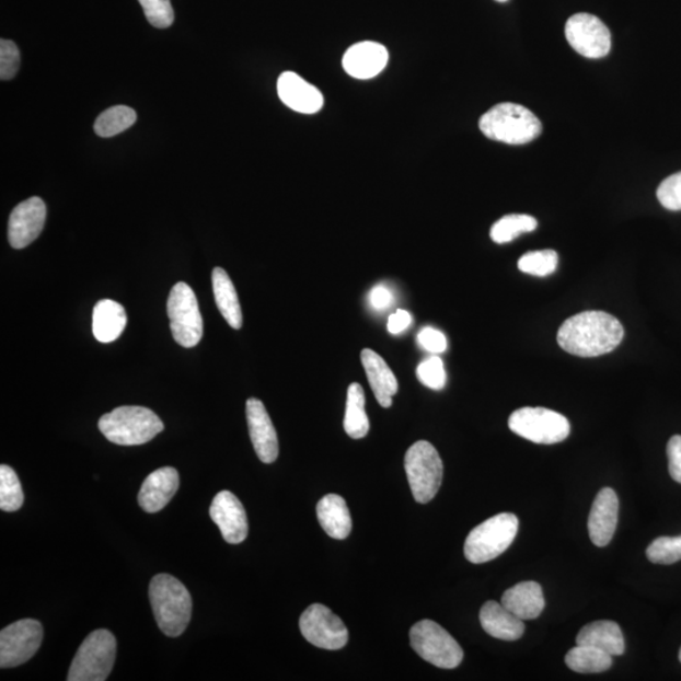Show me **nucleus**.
<instances>
[{
  "label": "nucleus",
  "mask_w": 681,
  "mask_h": 681,
  "mask_svg": "<svg viewBox=\"0 0 681 681\" xmlns=\"http://www.w3.org/2000/svg\"><path fill=\"white\" fill-rule=\"evenodd\" d=\"M212 288L216 304L222 318L227 320L229 325L234 330L243 326L242 307H240L236 289L228 273L222 268H215L212 272Z\"/></svg>",
  "instance_id": "nucleus-27"
},
{
  "label": "nucleus",
  "mask_w": 681,
  "mask_h": 681,
  "mask_svg": "<svg viewBox=\"0 0 681 681\" xmlns=\"http://www.w3.org/2000/svg\"><path fill=\"white\" fill-rule=\"evenodd\" d=\"M481 626L489 636L504 642H517L526 633L524 621L515 616L503 603L488 601L480 611Z\"/></svg>",
  "instance_id": "nucleus-21"
},
{
  "label": "nucleus",
  "mask_w": 681,
  "mask_h": 681,
  "mask_svg": "<svg viewBox=\"0 0 681 681\" xmlns=\"http://www.w3.org/2000/svg\"><path fill=\"white\" fill-rule=\"evenodd\" d=\"M388 49L372 41H365L347 49L343 58L344 70L354 79L369 80L386 68Z\"/></svg>",
  "instance_id": "nucleus-18"
},
{
  "label": "nucleus",
  "mask_w": 681,
  "mask_h": 681,
  "mask_svg": "<svg viewBox=\"0 0 681 681\" xmlns=\"http://www.w3.org/2000/svg\"><path fill=\"white\" fill-rule=\"evenodd\" d=\"M501 603L522 621L538 619L545 609L543 589L536 582H521L511 587L504 593Z\"/></svg>",
  "instance_id": "nucleus-23"
},
{
  "label": "nucleus",
  "mask_w": 681,
  "mask_h": 681,
  "mask_svg": "<svg viewBox=\"0 0 681 681\" xmlns=\"http://www.w3.org/2000/svg\"><path fill=\"white\" fill-rule=\"evenodd\" d=\"M180 475L176 469L163 468L151 473L140 487L138 503L149 513L161 511L176 495Z\"/></svg>",
  "instance_id": "nucleus-20"
},
{
  "label": "nucleus",
  "mask_w": 681,
  "mask_h": 681,
  "mask_svg": "<svg viewBox=\"0 0 681 681\" xmlns=\"http://www.w3.org/2000/svg\"><path fill=\"white\" fill-rule=\"evenodd\" d=\"M558 261V254L547 249V251L529 252L522 255L518 267L522 273L543 278L555 272Z\"/></svg>",
  "instance_id": "nucleus-33"
},
{
  "label": "nucleus",
  "mask_w": 681,
  "mask_h": 681,
  "mask_svg": "<svg viewBox=\"0 0 681 681\" xmlns=\"http://www.w3.org/2000/svg\"><path fill=\"white\" fill-rule=\"evenodd\" d=\"M679 660H680V662H681V649H680V651H679Z\"/></svg>",
  "instance_id": "nucleus-44"
},
{
  "label": "nucleus",
  "mask_w": 681,
  "mask_h": 681,
  "mask_svg": "<svg viewBox=\"0 0 681 681\" xmlns=\"http://www.w3.org/2000/svg\"><path fill=\"white\" fill-rule=\"evenodd\" d=\"M44 639V627L37 620L14 622L0 633V668H15L35 655Z\"/></svg>",
  "instance_id": "nucleus-11"
},
{
  "label": "nucleus",
  "mask_w": 681,
  "mask_h": 681,
  "mask_svg": "<svg viewBox=\"0 0 681 681\" xmlns=\"http://www.w3.org/2000/svg\"><path fill=\"white\" fill-rule=\"evenodd\" d=\"M210 517L219 527L222 538L229 544L243 543L249 533L246 511L239 498L230 492L213 497Z\"/></svg>",
  "instance_id": "nucleus-15"
},
{
  "label": "nucleus",
  "mask_w": 681,
  "mask_h": 681,
  "mask_svg": "<svg viewBox=\"0 0 681 681\" xmlns=\"http://www.w3.org/2000/svg\"><path fill=\"white\" fill-rule=\"evenodd\" d=\"M404 468L415 501L434 500L443 481V462L435 446L427 440L415 442L406 451Z\"/></svg>",
  "instance_id": "nucleus-6"
},
{
  "label": "nucleus",
  "mask_w": 681,
  "mask_h": 681,
  "mask_svg": "<svg viewBox=\"0 0 681 681\" xmlns=\"http://www.w3.org/2000/svg\"><path fill=\"white\" fill-rule=\"evenodd\" d=\"M413 319L409 312L399 310L394 314L390 315L388 322V330L392 335L402 334L406 328L412 325Z\"/></svg>",
  "instance_id": "nucleus-42"
},
{
  "label": "nucleus",
  "mask_w": 681,
  "mask_h": 681,
  "mask_svg": "<svg viewBox=\"0 0 681 681\" xmlns=\"http://www.w3.org/2000/svg\"><path fill=\"white\" fill-rule=\"evenodd\" d=\"M538 228V221L529 215H506L494 223L489 236L496 244H508L527 232H533Z\"/></svg>",
  "instance_id": "nucleus-31"
},
{
  "label": "nucleus",
  "mask_w": 681,
  "mask_h": 681,
  "mask_svg": "<svg viewBox=\"0 0 681 681\" xmlns=\"http://www.w3.org/2000/svg\"><path fill=\"white\" fill-rule=\"evenodd\" d=\"M344 428L347 436L354 439L367 437L370 422L365 411V392L360 384L348 386Z\"/></svg>",
  "instance_id": "nucleus-28"
},
{
  "label": "nucleus",
  "mask_w": 681,
  "mask_h": 681,
  "mask_svg": "<svg viewBox=\"0 0 681 681\" xmlns=\"http://www.w3.org/2000/svg\"><path fill=\"white\" fill-rule=\"evenodd\" d=\"M620 501L611 487H604L595 498L588 518L589 538L596 546L604 547L616 533Z\"/></svg>",
  "instance_id": "nucleus-17"
},
{
  "label": "nucleus",
  "mask_w": 681,
  "mask_h": 681,
  "mask_svg": "<svg viewBox=\"0 0 681 681\" xmlns=\"http://www.w3.org/2000/svg\"><path fill=\"white\" fill-rule=\"evenodd\" d=\"M168 310L174 340L187 348L197 346L204 335V321L193 288L184 281L174 286Z\"/></svg>",
  "instance_id": "nucleus-10"
},
{
  "label": "nucleus",
  "mask_w": 681,
  "mask_h": 681,
  "mask_svg": "<svg viewBox=\"0 0 681 681\" xmlns=\"http://www.w3.org/2000/svg\"><path fill=\"white\" fill-rule=\"evenodd\" d=\"M647 559L655 564H674L681 561V536H661L647 547Z\"/></svg>",
  "instance_id": "nucleus-34"
},
{
  "label": "nucleus",
  "mask_w": 681,
  "mask_h": 681,
  "mask_svg": "<svg viewBox=\"0 0 681 681\" xmlns=\"http://www.w3.org/2000/svg\"><path fill=\"white\" fill-rule=\"evenodd\" d=\"M149 23L155 28H169L174 21L171 0H139Z\"/></svg>",
  "instance_id": "nucleus-36"
},
{
  "label": "nucleus",
  "mask_w": 681,
  "mask_h": 681,
  "mask_svg": "<svg viewBox=\"0 0 681 681\" xmlns=\"http://www.w3.org/2000/svg\"><path fill=\"white\" fill-rule=\"evenodd\" d=\"M246 419L257 457L263 463H273L279 454L277 430L264 404L255 397L246 402Z\"/></svg>",
  "instance_id": "nucleus-16"
},
{
  "label": "nucleus",
  "mask_w": 681,
  "mask_h": 681,
  "mask_svg": "<svg viewBox=\"0 0 681 681\" xmlns=\"http://www.w3.org/2000/svg\"><path fill=\"white\" fill-rule=\"evenodd\" d=\"M496 2H498V3H506V2H508V0H496Z\"/></svg>",
  "instance_id": "nucleus-43"
},
{
  "label": "nucleus",
  "mask_w": 681,
  "mask_h": 681,
  "mask_svg": "<svg viewBox=\"0 0 681 681\" xmlns=\"http://www.w3.org/2000/svg\"><path fill=\"white\" fill-rule=\"evenodd\" d=\"M149 601L157 625L164 635L178 637L185 633L193 614V598L177 578L155 576L149 586Z\"/></svg>",
  "instance_id": "nucleus-2"
},
{
  "label": "nucleus",
  "mask_w": 681,
  "mask_h": 681,
  "mask_svg": "<svg viewBox=\"0 0 681 681\" xmlns=\"http://www.w3.org/2000/svg\"><path fill=\"white\" fill-rule=\"evenodd\" d=\"M116 658V639L107 630H96L81 644L69 670V681H104Z\"/></svg>",
  "instance_id": "nucleus-7"
},
{
  "label": "nucleus",
  "mask_w": 681,
  "mask_h": 681,
  "mask_svg": "<svg viewBox=\"0 0 681 681\" xmlns=\"http://www.w3.org/2000/svg\"><path fill=\"white\" fill-rule=\"evenodd\" d=\"M577 645L593 646L612 656L625 653V637L613 621H596L579 631Z\"/></svg>",
  "instance_id": "nucleus-25"
},
{
  "label": "nucleus",
  "mask_w": 681,
  "mask_h": 681,
  "mask_svg": "<svg viewBox=\"0 0 681 681\" xmlns=\"http://www.w3.org/2000/svg\"><path fill=\"white\" fill-rule=\"evenodd\" d=\"M318 518L322 529L331 538L343 540L351 533V513L339 495L328 494L321 498L318 505Z\"/></svg>",
  "instance_id": "nucleus-26"
},
{
  "label": "nucleus",
  "mask_w": 681,
  "mask_h": 681,
  "mask_svg": "<svg viewBox=\"0 0 681 681\" xmlns=\"http://www.w3.org/2000/svg\"><path fill=\"white\" fill-rule=\"evenodd\" d=\"M127 323V312L120 303L102 299L94 307L93 334L99 343L111 344L118 339Z\"/></svg>",
  "instance_id": "nucleus-24"
},
{
  "label": "nucleus",
  "mask_w": 681,
  "mask_h": 681,
  "mask_svg": "<svg viewBox=\"0 0 681 681\" xmlns=\"http://www.w3.org/2000/svg\"><path fill=\"white\" fill-rule=\"evenodd\" d=\"M667 452L670 476L681 484V436H674L669 440Z\"/></svg>",
  "instance_id": "nucleus-40"
},
{
  "label": "nucleus",
  "mask_w": 681,
  "mask_h": 681,
  "mask_svg": "<svg viewBox=\"0 0 681 681\" xmlns=\"http://www.w3.org/2000/svg\"><path fill=\"white\" fill-rule=\"evenodd\" d=\"M519 519L517 515H495L471 531L464 543V555L473 564L494 561L509 550L517 538Z\"/></svg>",
  "instance_id": "nucleus-5"
},
{
  "label": "nucleus",
  "mask_w": 681,
  "mask_h": 681,
  "mask_svg": "<svg viewBox=\"0 0 681 681\" xmlns=\"http://www.w3.org/2000/svg\"><path fill=\"white\" fill-rule=\"evenodd\" d=\"M24 501L23 489L15 471L2 464L0 466V509L13 512L22 508Z\"/></svg>",
  "instance_id": "nucleus-32"
},
{
  "label": "nucleus",
  "mask_w": 681,
  "mask_h": 681,
  "mask_svg": "<svg viewBox=\"0 0 681 681\" xmlns=\"http://www.w3.org/2000/svg\"><path fill=\"white\" fill-rule=\"evenodd\" d=\"M613 656L593 646L577 645L566 656L567 667L580 674H597L611 669Z\"/></svg>",
  "instance_id": "nucleus-29"
},
{
  "label": "nucleus",
  "mask_w": 681,
  "mask_h": 681,
  "mask_svg": "<svg viewBox=\"0 0 681 681\" xmlns=\"http://www.w3.org/2000/svg\"><path fill=\"white\" fill-rule=\"evenodd\" d=\"M361 361L377 401L383 408H390L399 388L394 372L388 367L383 357L370 348L362 350Z\"/></svg>",
  "instance_id": "nucleus-22"
},
{
  "label": "nucleus",
  "mask_w": 681,
  "mask_h": 681,
  "mask_svg": "<svg viewBox=\"0 0 681 681\" xmlns=\"http://www.w3.org/2000/svg\"><path fill=\"white\" fill-rule=\"evenodd\" d=\"M418 344L426 351L442 354L447 350V338L442 332L434 327H425L419 332Z\"/></svg>",
  "instance_id": "nucleus-39"
},
{
  "label": "nucleus",
  "mask_w": 681,
  "mask_h": 681,
  "mask_svg": "<svg viewBox=\"0 0 681 681\" xmlns=\"http://www.w3.org/2000/svg\"><path fill=\"white\" fill-rule=\"evenodd\" d=\"M137 122V113L126 105H116L99 115L94 130L99 137L112 138L129 129Z\"/></svg>",
  "instance_id": "nucleus-30"
},
{
  "label": "nucleus",
  "mask_w": 681,
  "mask_h": 681,
  "mask_svg": "<svg viewBox=\"0 0 681 681\" xmlns=\"http://www.w3.org/2000/svg\"><path fill=\"white\" fill-rule=\"evenodd\" d=\"M660 204L670 211L681 210V172L663 180L658 188Z\"/></svg>",
  "instance_id": "nucleus-38"
},
{
  "label": "nucleus",
  "mask_w": 681,
  "mask_h": 681,
  "mask_svg": "<svg viewBox=\"0 0 681 681\" xmlns=\"http://www.w3.org/2000/svg\"><path fill=\"white\" fill-rule=\"evenodd\" d=\"M99 429L114 445L140 446L160 435L164 425L145 406H119L100 418Z\"/></svg>",
  "instance_id": "nucleus-4"
},
{
  "label": "nucleus",
  "mask_w": 681,
  "mask_h": 681,
  "mask_svg": "<svg viewBox=\"0 0 681 681\" xmlns=\"http://www.w3.org/2000/svg\"><path fill=\"white\" fill-rule=\"evenodd\" d=\"M625 330L617 319L602 311H587L564 321L558 331L559 346L579 357L610 354L624 339Z\"/></svg>",
  "instance_id": "nucleus-1"
},
{
  "label": "nucleus",
  "mask_w": 681,
  "mask_h": 681,
  "mask_svg": "<svg viewBox=\"0 0 681 681\" xmlns=\"http://www.w3.org/2000/svg\"><path fill=\"white\" fill-rule=\"evenodd\" d=\"M509 428L536 445L561 443L570 434L569 420L564 415L531 406L515 411L509 418Z\"/></svg>",
  "instance_id": "nucleus-9"
},
{
  "label": "nucleus",
  "mask_w": 681,
  "mask_h": 681,
  "mask_svg": "<svg viewBox=\"0 0 681 681\" xmlns=\"http://www.w3.org/2000/svg\"><path fill=\"white\" fill-rule=\"evenodd\" d=\"M278 95L290 109L301 114H315L322 109L323 95L296 72L287 71L278 79Z\"/></svg>",
  "instance_id": "nucleus-19"
},
{
  "label": "nucleus",
  "mask_w": 681,
  "mask_h": 681,
  "mask_svg": "<svg viewBox=\"0 0 681 681\" xmlns=\"http://www.w3.org/2000/svg\"><path fill=\"white\" fill-rule=\"evenodd\" d=\"M411 644L422 659L440 669H455L463 660L460 644L435 621L417 622L411 630Z\"/></svg>",
  "instance_id": "nucleus-8"
},
{
  "label": "nucleus",
  "mask_w": 681,
  "mask_h": 681,
  "mask_svg": "<svg viewBox=\"0 0 681 681\" xmlns=\"http://www.w3.org/2000/svg\"><path fill=\"white\" fill-rule=\"evenodd\" d=\"M420 383L431 390H442L447 383L445 363L438 356L423 361L417 369Z\"/></svg>",
  "instance_id": "nucleus-35"
},
{
  "label": "nucleus",
  "mask_w": 681,
  "mask_h": 681,
  "mask_svg": "<svg viewBox=\"0 0 681 681\" xmlns=\"http://www.w3.org/2000/svg\"><path fill=\"white\" fill-rule=\"evenodd\" d=\"M299 628L307 642L320 649L339 650L348 642V631L344 621L320 603L311 604L302 613Z\"/></svg>",
  "instance_id": "nucleus-12"
},
{
  "label": "nucleus",
  "mask_w": 681,
  "mask_h": 681,
  "mask_svg": "<svg viewBox=\"0 0 681 681\" xmlns=\"http://www.w3.org/2000/svg\"><path fill=\"white\" fill-rule=\"evenodd\" d=\"M47 209L43 198L31 197L11 213L8 222V240L14 249H23L35 242L43 232Z\"/></svg>",
  "instance_id": "nucleus-14"
},
{
  "label": "nucleus",
  "mask_w": 681,
  "mask_h": 681,
  "mask_svg": "<svg viewBox=\"0 0 681 681\" xmlns=\"http://www.w3.org/2000/svg\"><path fill=\"white\" fill-rule=\"evenodd\" d=\"M480 130L488 139L511 146L533 142L542 135V122L528 107L503 103L481 116Z\"/></svg>",
  "instance_id": "nucleus-3"
},
{
  "label": "nucleus",
  "mask_w": 681,
  "mask_h": 681,
  "mask_svg": "<svg viewBox=\"0 0 681 681\" xmlns=\"http://www.w3.org/2000/svg\"><path fill=\"white\" fill-rule=\"evenodd\" d=\"M566 37L572 48L587 58H602L611 51V32L592 14L572 15L566 24Z\"/></svg>",
  "instance_id": "nucleus-13"
},
{
  "label": "nucleus",
  "mask_w": 681,
  "mask_h": 681,
  "mask_svg": "<svg viewBox=\"0 0 681 681\" xmlns=\"http://www.w3.org/2000/svg\"><path fill=\"white\" fill-rule=\"evenodd\" d=\"M369 298L372 309L377 311H385L394 303L392 290L384 285L373 287Z\"/></svg>",
  "instance_id": "nucleus-41"
},
{
  "label": "nucleus",
  "mask_w": 681,
  "mask_h": 681,
  "mask_svg": "<svg viewBox=\"0 0 681 681\" xmlns=\"http://www.w3.org/2000/svg\"><path fill=\"white\" fill-rule=\"evenodd\" d=\"M21 54L19 47L10 39L0 41V79L11 80L19 72Z\"/></svg>",
  "instance_id": "nucleus-37"
}]
</instances>
